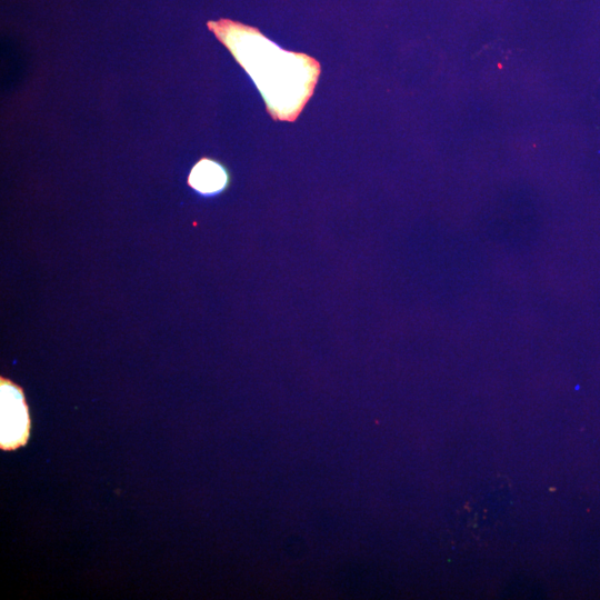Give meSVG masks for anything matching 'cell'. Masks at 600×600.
I'll list each match as a JSON object with an SVG mask.
<instances>
[{
    "mask_svg": "<svg viewBox=\"0 0 600 600\" xmlns=\"http://www.w3.org/2000/svg\"><path fill=\"white\" fill-rule=\"evenodd\" d=\"M208 27L251 77L270 116L294 121L313 93L319 62L287 51L258 29L239 22L221 19L208 22Z\"/></svg>",
    "mask_w": 600,
    "mask_h": 600,
    "instance_id": "1",
    "label": "cell"
},
{
    "mask_svg": "<svg viewBox=\"0 0 600 600\" xmlns=\"http://www.w3.org/2000/svg\"><path fill=\"white\" fill-rule=\"evenodd\" d=\"M1 448L14 449L23 444L29 434V416L21 390L1 380Z\"/></svg>",
    "mask_w": 600,
    "mask_h": 600,
    "instance_id": "2",
    "label": "cell"
},
{
    "mask_svg": "<svg viewBox=\"0 0 600 600\" xmlns=\"http://www.w3.org/2000/svg\"><path fill=\"white\" fill-rule=\"evenodd\" d=\"M188 181L200 193L213 194L226 187L228 176L219 163L203 158L192 168Z\"/></svg>",
    "mask_w": 600,
    "mask_h": 600,
    "instance_id": "3",
    "label": "cell"
}]
</instances>
